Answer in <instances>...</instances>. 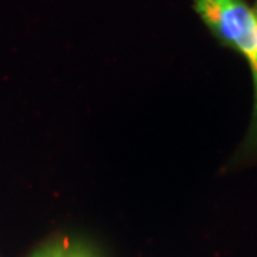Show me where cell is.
Returning <instances> with one entry per match:
<instances>
[{
    "mask_svg": "<svg viewBox=\"0 0 257 257\" xmlns=\"http://www.w3.org/2000/svg\"><path fill=\"white\" fill-rule=\"evenodd\" d=\"M194 10L224 46L239 52L253 67L256 25L244 0H194Z\"/></svg>",
    "mask_w": 257,
    "mask_h": 257,
    "instance_id": "6da1fadb",
    "label": "cell"
},
{
    "mask_svg": "<svg viewBox=\"0 0 257 257\" xmlns=\"http://www.w3.org/2000/svg\"><path fill=\"white\" fill-rule=\"evenodd\" d=\"M66 250H67V243L52 241L36 250L30 257H66Z\"/></svg>",
    "mask_w": 257,
    "mask_h": 257,
    "instance_id": "7a4b0ae2",
    "label": "cell"
},
{
    "mask_svg": "<svg viewBox=\"0 0 257 257\" xmlns=\"http://www.w3.org/2000/svg\"><path fill=\"white\" fill-rule=\"evenodd\" d=\"M66 257H96L93 254V251L87 246L84 244H74V246H69L67 244V250H66Z\"/></svg>",
    "mask_w": 257,
    "mask_h": 257,
    "instance_id": "3957f363",
    "label": "cell"
}]
</instances>
